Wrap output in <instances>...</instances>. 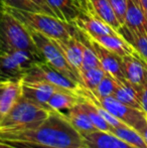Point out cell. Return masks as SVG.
Returning a JSON list of instances; mask_svg holds the SVG:
<instances>
[{"mask_svg":"<svg viewBox=\"0 0 147 148\" xmlns=\"http://www.w3.org/2000/svg\"><path fill=\"white\" fill-rule=\"evenodd\" d=\"M0 140L21 141L51 148H85L84 137L63 113L51 111L45 120L30 128L0 130Z\"/></svg>","mask_w":147,"mask_h":148,"instance_id":"6da1fadb","label":"cell"},{"mask_svg":"<svg viewBox=\"0 0 147 148\" xmlns=\"http://www.w3.org/2000/svg\"><path fill=\"white\" fill-rule=\"evenodd\" d=\"M17 18L24 26L38 31L45 36L53 39H68L77 35L78 30L73 24L61 20L59 18L49 15L44 12L24 11L0 5Z\"/></svg>","mask_w":147,"mask_h":148,"instance_id":"7a4b0ae2","label":"cell"},{"mask_svg":"<svg viewBox=\"0 0 147 148\" xmlns=\"http://www.w3.org/2000/svg\"><path fill=\"white\" fill-rule=\"evenodd\" d=\"M0 49L28 51L43 59L27 28L2 6H0Z\"/></svg>","mask_w":147,"mask_h":148,"instance_id":"3957f363","label":"cell"},{"mask_svg":"<svg viewBox=\"0 0 147 148\" xmlns=\"http://www.w3.org/2000/svg\"><path fill=\"white\" fill-rule=\"evenodd\" d=\"M51 110L37 105L23 95L18 102L2 116L0 130L30 128L38 125L47 118Z\"/></svg>","mask_w":147,"mask_h":148,"instance_id":"277c9868","label":"cell"},{"mask_svg":"<svg viewBox=\"0 0 147 148\" xmlns=\"http://www.w3.org/2000/svg\"><path fill=\"white\" fill-rule=\"evenodd\" d=\"M26 27V26H25ZM28 32L30 33L32 40L34 45L40 51L41 56L43 57L45 62L49 64H51L53 68L57 70L59 73L65 75L69 79L79 83L81 85V79L78 73L71 66V64L68 62L67 59L65 58L64 53L57 47V43L53 41V39L45 36L44 34L36 31L29 27H26Z\"/></svg>","mask_w":147,"mask_h":148,"instance_id":"5b68a950","label":"cell"},{"mask_svg":"<svg viewBox=\"0 0 147 148\" xmlns=\"http://www.w3.org/2000/svg\"><path fill=\"white\" fill-rule=\"evenodd\" d=\"M42 60V58L28 51L0 49V72L8 80L23 78L34 62Z\"/></svg>","mask_w":147,"mask_h":148,"instance_id":"8992f818","label":"cell"},{"mask_svg":"<svg viewBox=\"0 0 147 148\" xmlns=\"http://www.w3.org/2000/svg\"><path fill=\"white\" fill-rule=\"evenodd\" d=\"M90 95L97 103H99L102 107L108 110L116 118L122 121L127 126L138 131L140 134H142L144 129L147 127V116L144 112L121 103L113 96L102 98V99H96L92 92H90Z\"/></svg>","mask_w":147,"mask_h":148,"instance_id":"52a82bcc","label":"cell"},{"mask_svg":"<svg viewBox=\"0 0 147 148\" xmlns=\"http://www.w3.org/2000/svg\"><path fill=\"white\" fill-rule=\"evenodd\" d=\"M23 81H42L46 82L57 88L69 90V91L78 92L81 86L79 83L69 79L59 73L57 70L49 64L46 62H36L27 70L24 74Z\"/></svg>","mask_w":147,"mask_h":148,"instance_id":"ba28073f","label":"cell"},{"mask_svg":"<svg viewBox=\"0 0 147 148\" xmlns=\"http://www.w3.org/2000/svg\"><path fill=\"white\" fill-rule=\"evenodd\" d=\"M73 25L80 32L89 36H96V35H122L104 20L99 18L95 14L91 13L86 9L77 16L73 21Z\"/></svg>","mask_w":147,"mask_h":148,"instance_id":"9c48e42d","label":"cell"},{"mask_svg":"<svg viewBox=\"0 0 147 148\" xmlns=\"http://www.w3.org/2000/svg\"><path fill=\"white\" fill-rule=\"evenodd\" d=\"M61 88L42 81H23L22 80V95L37 105L49 109L47 102L53 94ZM65 90V89H64ZM51 110V109H49Z\"/></svg>","mask_w":147,"mask_h":148,"instance_id":"30bf717a","label":"cell"},{"mask_svg":"<svg viewBox=\"0 0 147 148\" xmlns=\"http://www.w3.org/2000/svg\"><path fill=\"white\" fill-rule=\"evenodd\" d=\"M87 40L90 42V45H92L94 51H96L103 70H104L107 74H109L110 76L113 77L114 79L120 81V82L125 81V77H124L123 70H122V58L117 56L116 53L108 51V49H106L105 47H103L102 45H98L97 42L91 40V39L87 38Z\"/></svg>","mask_w":147,"mask_h":148,"instance_id":"8fae6325","label":"cell"},{"mask_svg":"<svg viewBox=\"0 0 147 148\" xmlns=\"http://www.w3.org/2000/svg\"><path fill=\"white\" fill-rule=\"evenodd\" d=\"M79 31V30H78ZM82 33V32H81ZM83 34V33H82ZM85 35V34H83ZM87 38L95 41L98 45H102L106 49L116 53L121 58L127 57V56H133L138 59H140L136 49L133 45L129 42L126 38H124L122 35H96V36H89L85 35Z\"/></svg>","mask_w":147,"mask_h":148,"instance_id":"7c38bea8","label":"cell"},{"mask_svg":"<svg viewBox=\"0 0 147 148\" xmlns=\"http://www.w3.org/2000/svg\"><path fill=\"white\" fill-rule=\"evenodd\" d=\"M59 47L62 53L71 66L80 76L83 62V51H84V41L80 38L79 32L77 35L68 39H55L53 40ZM81 79V78H80Z\"/></svg>","mask_w":147,"mask_h":148,"instance_id":"4fadbf2b","label":"cell"},{"mask_svg":"<svg viewBox=\"0 0 147 148\" xmlns=\"http://www.w3.org/2000/svg\"><path fill=\"white\" fill-rule=\"evenodd\" d=\"M122 70L125 80L138 91L147 81V66L133 56L122 58Z\"/></svg>","mask_w":147,"mask_h":148,"instance_id":"5bb4252c","label":"cell"},{"mask_svg":"<svg viewBox=\"0 0 147 148\" xmlns=\"http://www.w3.org/2000/svg\"><path fill=\"white\" fill-rule=\"evenodd\" d=\"M87 148H135L111 132L96 130L83 135Z\"/></svg>","mask_w":147,"mask_h":148,"instance_id":"9a60e30c","label":"cell"},{"mask_svg":"<svg viewBox=\"0 0 147 148\" xmlns=\"http://www.w3.org/2000/svg\"><path fill=\"white\" fill-rule=\"evenodd\" d=\"M83 2L85 3L83 9H86L95 14L119 32L122 25L118 21L109 0H83Z\"/></svg>","mask_w":147,"mask_h":148,"instance_id":"2e32d148","label":"cell"},{"mask_svg":"<svg viewBox=\"0 0 147 148\" xmlns=\"http://www.w3.org/2000/svg\"><path fill=\"white\" fill-rule=\"evenodd\" d=\"M123 26L138 33H147V18L139 0H127V11Z\"/></svg>","mask_w":147,"mask_h":148,"instance_id":"e0dca14e","label":"cell"},{"mask_svg":"<svg viewBox=\"0 0 147 148\" xmlns=\"http://www.w3.org/2000/svg\"><path fill=\"white\" fill-rule=\"evenodd\" d=\"M55 13L61 20L73 24L77 16L83 11L80 2L78 0H45Z\"/></svg>","mask_w":147,"mask_h":148,"instance_id":"ac0fdd59","label":"cell"},{"mask_svg":"<svg viewBox=\"0 0 147 148\" xmlns=\"http://www.w3.org/2000/svg\"><path fill=\"white\" fill-rule=\"evenodd\" d=\"M81 101V95L78 92L59 89L53 94L47 102V106L51 111H57L65 114L70 109L77 105Z\"/></svg>","mask_w":147,"mask_h":148,"instance_id":"d6986e66","label":"cell"},{"mask_svg":"<svg viewBox=\"0 0 147 148\" xmlns=\"http://www.w3.org/2000/svg\"><path fill=\"white\" fill-rule=\"evenodd\" d=\"M22 96V78L8 80L0 100V113L6 114Z\"/></svg>","mask_w":147,"mask_h":148,"instance_id":"ffe728a7","label":"cell"},{"mask_svg":"<svg viewBox=\"0 0 147 148\" xmlns=\"http://www.w3.org/2000/svg\"><path fill=\"white\" fill-rule=\"evenodd\" d=\"M64 115L68 118V120L73 125L74 128L82 135L88 134V133L94 132L97 130L96 127L93 125L92 121L90 120L89 116L81 107L80 102L75 107L66 112Z\"/></svg>","mask_w":147,"mask_h":148,"instance_id":"44dd1931","label":"cell"},{"mask_svg":"<svg viewBox=\"0 0 147 148\" xmlns=\"http://www.w3.org/2000/svg\"><path fill=\"white\" fill-rule=\"evenodd\" d=\"M113 97H115L118 101L129 106V107H132L134 109L140 110V111L143 112L137 91L126 80L122 81V82L118 81L117 87H116V90L113 94Z\"/></svg>","mask_w":147,"mask_h":148,"instance_id":"7402d4cb","label":"cell"},{"mask_svg":"<svg viewBox=\"0 0 147 148\" xmlns=\"http://www.w3.org/2000/svg\"><path fill=\"white\" fill-rule=\"evenodd\" d=\"M136 49L140 60L147 66V33H138L122 26L119 31Z\"/></svg>","mask_w":147,"mask_h":148,"instance_id":"603a6c76","label":"cell"},{"mask_svg":"<svg viewBox=\"0 0 147 148\" xmlns=\"http://www.w3.org/2000/svg\"><path fill=\"white\" fill-rule=\"evenodd\" d=\"M109 132L113 133L114 135L126 141L135 148H147V144L143 136L138 131L134 130L133 128L127 125L120 127H111Z\"/></svg>","mask_w":147,"mask_h":148,"instance_id":"cb8c5ba5","label":"cell"},{"mask_svg":"<svg viewBox=\"0 0 147 148\" xmlns=\"http://www.w3.org/2000/svg\"><path fill=\"white\" fill-rule=\"evenodd\" d=\"M106 74L107 73L101 66L82 71L80 73L81 85L90 92H94Z\"/></svg>","mask_w":147,"mask_h":148,"instance_id":"d4e9b609","label":"cell"},{"mask_svg":"<svg viewBox=\"0 0 147 148\" xmlns=\"http://www.w3.org/2000/svg\"><path fill=\"white\" fill-rule=\"evenodd\" d=\"M79 32H80V31H79ZM81 34H82V33H81ZM83 36H84V35H83ZM83 41H84V51H83V62H82L81 72L85 70H89V69H92V68L101 66L100 60H99V58H98V56H97L96 51H94L92 45H90V42L87 40V38L85 36H84V38H83ZM101 68H102V66H101Z\"/></svg>","mask_w":147,"mask_h":148,"instance_id":"484cf974","label":"cell"},{"mask_svg":"<svg viewBox=\"0 0 147 148\" xmlns=\"http://www.w3.org/2000/svg\"><path fill=\"white\" fill-rule=\"evenodd\" d=\"M117 84L118 80L114 79L109 74H106V76L103 78V80L100 82V84L98 85L96 90L94 92H92V93L96 99L110 97V96H113L116 87H117Z\"/></svg>","mask_w":147,"mask_h":148,"instance_id":"4316f807","label":"cell"},{"mask_svg":"<svg viewBox=\"0 0 147 148\" xmlns=\"http://www.w3.org/2000/svg\"><path fill=\"white\" fill-rule=\"evenodd\" d=\"M0 5L7 6V7L15 8V9L24 10V11L34 12H43L42 9L36 5L32 0H1Z\"/></svg>","mask_w":147,"mask_h":148,"instance_id":"83f0119b","label":"cell"},{"mask_svg":"<svg viewBox=\"0 0 147 148\" xmlns=\"http://www.w3.org/2000/svg\"><path fill=\"white\" fill-rule=\"evenodd\" d=\"M118 21L122 26L125 24L126 11H127V0H109Z\"/></svg>","mask_w":147,"mask_h":148,"instance_id":"f1b7e54d","label":"cell"},{"mask_svg":"<svg viewBox=\"0 0 147 148\" xmlns=\"http://www.w3.org/2000/svg\"><path fill=\"white\" fill-rule=\"evenodd\" d=\"M2 142H5L7 144L15 148H51L47 146H42L39 144H34V143H28V142H21V141H6V140H0ZM87 148V147H85Z\"/></svg>","mask_w":147,"mask_h":148,"instance_id":"f546056e","label":"cell"},{"mask_svg":"<svg viewBox=\"0 0 147 148\" xmlns=\"http://www.w3.org/2000/svg\"><path fill=\"white\" fill-rule=\"evenodd\" d=\"M137 93H138V97H139V100H140V103H141V106H142V110H143V112L147 116V81L145 84L138 90Z\"/></svg>","mask_w":147,"mask_h":148,"instance_id":"4dcf8cb0","label":"cell"},{"mask_svg":"<svg viewBox=\"0 0 147 148\" xmlns=\"http://www.w3.org/2000/svg\"><path fill=\"white\" fill-rule=\"evenodd\" d=\"M32 1H34L36 5H38L39 7L42 9V11L44 12V13H47V14H49V15H53V16H55V17H57L45 0H32Z\"/></svg>","mask_w":147,"mask_h":148,"instance_id":"1f68e13d","label":"cell"},{"mask_svg":"<svg viewBox=\"0 0 147 148\" xmlns=\"http://www.w3.org/2000/svg\"><path fill=\"white\" fill-rule=\"evenodd\" d=\"M140 1V4H141V7L143 9L144 13L146 15V18H147V0H139Z\"/></svg>","mask_w":147,"mask_h":148,"instance_id":"d6a6232c","label":"cell"},{"mask_svg":"<svg viewBox=\"0 0 147 148\" xmlns=\"http://www.w3.org/2000/svg\"><path fill=\"white\" fill-rule=\"evenodd\" d=\"M8 80H5V81H2L0 83V100H1V97H2V93H3V90H4V87H5L6 83H7Z\"/></svg>","mask_w":147,"mask_h":148,"instance_id":"836d02e7","label":"cell"},{"mask_svg":"<svg viewBox=\"0 0 147 148\" xmlns=\"http://www.w3.org/2000/svg\"><path fill=\"white\" fill-rule=\"evenodd\" d=\"M0 148H15V147L11 146V145L7 144V143H5V142H2V141H0Z\"/></svg>","mask_w":147,"mask_h":148,"instance_id":"e575fe53","label":"cell"},{"mask_svg":"<svg viewBox=\"0 0 147 148\" xmlns=\"http://www.w3.org/2000/svg\"><path fill=\"white\" fill-rule=\"evenodd\" d=\"M142 136H143V138H144V140H145V142H146V144H147V127L145 129H144V131L142 132Z\"/></svg>","mask_w":147,"mask_h":148,"instance_id":"d590c367","label":"cell"},{"mask_svg":"<svg viewBox=\"0 0 147 148\" xmlns=\"http://www.w3.org/2000/svg\"><path fill=\"white\" fill-rule=\"evenodd\" d=\"M4 80H8V79H6L5 77L1 74V72H0V81H4Z\"/></svg>","mask_w":147,"mask_h":148,"instance_id":"8d00e7d4","label":"cell"},{"mask_svg":"<svg viewBox=\"0 0 147 148\" xmlns=\"http://www.w3.org/2000/svg\"><path fill=\"white\" fill-rule=\"evenodd\" d=\"M2 116H3V115H2V114L0 113V120H1V119H2Z\"/></svg>","mask_w":147,"mask_h":148,"instance_id":"74e56055","label":"cell"},{"mask_svg":"<svg viewBox=\"0 0 147 148\" xmlns=\"http://www.w3.org/2000/svg\"><path fill=\"white\" fill-rule=\"evenodd\" d=\"M78 1L80 2V4H81V0H78ZM81 6H82V4H81ZM82 8H83V7H82Z\"/></svg>","mask_w":147,"mask_h":148,"instance_id":"f35d334b","label":"cell"},{"mask_svg":"<svg viewBox=\"0 0 147 148\" xmlns=\"http://www.w3.org/2000/svg\"><path fill=\"white\" fill-rule=\"evenodd\" d=\"M81 4H83V0H81Z\"/></svg>","mask_w":147,"mask_h":148,"instance_id":"ab89813d","label":"cell"},{"mask_svg":"<svg viewBox=\"0 0 147 148\" xmlns=\"http://www.w3.org/2000/svg\"><path fill=\"white\" fill-rule=\"evenodd\" d=\"M0 4H1V0H0Z\"/></svg>","mask_w":147,"mask_h":148,"instance_id":"60d3db41","label":"cell"},{"mask_svg":"<svg viewBox=\"0 0 147 148\" xmlns=\"http://www.w3.org/2000/svg\"><path fill=\"white\" fill-rule=\"evenodd\" d=\"M4 81H5V80H4ZM1 82H2V81H0V83H1Z\"/></svg>","mask_w":147,"mask_h":148,"instance_id":"b9f144b4","label":"cell"}]
</instances>
